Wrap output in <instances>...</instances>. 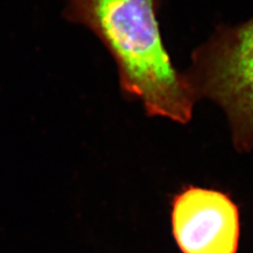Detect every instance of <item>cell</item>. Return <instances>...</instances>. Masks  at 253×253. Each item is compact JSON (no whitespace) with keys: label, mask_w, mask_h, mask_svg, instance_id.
<instances>
[{"label":"cell","mask_w":253,"mask_h":253,"mask_svg":"<svg viewBox=\"0 0 253 253\" xmlns=\"http://www.w3.org/2000/svg\"><path fill=\"white\" fill-rule=\"evenodd\" d=\"M172 232L181 253H237L240 212L230 196L189 186L174 196Z\"/></svg>","instance_id":"3"},{"label":"cell","mask_w":253,"mask_h":253,"mask_svg":"<svg viewBox=\"0 0 253 253\" xmlns=\"http://www.w3.org/2000/svg\"><path fill=\"white\" fill-rule=\"evenodd\" d=\"M157 9L156 0H66L65 15L106 45L126 96L149 116L187 124L197 100L165 47Z\"/></svg>","instance_id":"1"},{"label":"cell","mask_w":253,"mask_h":253,"mask_svg":"<svg viewBox=\"0 0 253 253\" xmlns=\"http://www.w3.org/2000/svg\"><path fill=\"white\" fill-rule=\"evenodd\" d=\"M185 76L197 101L223 111L237 151L253 150V17L219 26L193 52Z\"/></svg>","instance_id":"2"}]
</instances>
